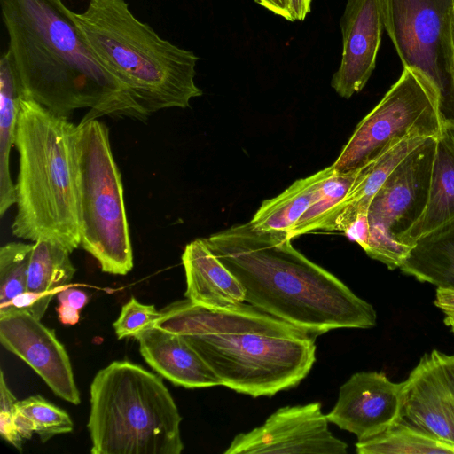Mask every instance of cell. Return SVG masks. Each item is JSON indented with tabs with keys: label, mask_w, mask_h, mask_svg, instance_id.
<instances>
[{
	"label": "cell",
	"mask_w": 454,
	"mask_h": 454,
	"mask_svg": "<svg viewBox=\"0 0 454 454\" xmlns=\"http://www.w3.org/2000/svg\"><path fill=\"white\" fill-rule=\"evenodd\" d=\"M7 50L23 97L68 120L89 114H148L86 44L63 0H0Z\"/></svg>",
	"instance_id": "6da1fadb"
},
{
	"label": "cell",
	"mask_w": 454,
	"mask_h": 454,
	"mask_svg": "<svg viewBox=\"0 0 454 454\" xmlns=\"http://www.w3.org/2000/svg\"><path fill=\"white\" fill-rule=\"evenodd\" d=\"M204 239L241 283L246 302L270 316L315 337L376 325L373 307L296 250L287 232L248 222Z\"/></svg>",
	"instance_id": "7a4b0ae2"
},
{
	"label": "cell",
	"mask_w": 454,
	"mask_h": 454,
	"mask_svg": "<svg viewBox=\"0 0 454 454\" xmlns=\"http://www.w3.org/2000/svg\"><path fill=\"white\" fill-rule=\"evenodd\" d=\"M76 125L23 98L16 129L19 172L12 234L50 240L70 253L81 244L74 160Z\"/></svg>",
	"instance_id": "3957f363"
},
{
	"label": "cell",
	"mask_w": 454,
	"mask_h": 454,
	"mask_svg": "<svg viewBox=\"0 0 454 454\" xmlns=\"http://www.w3.org/2000/svg\"><path fill=\"white\" fill-rule=\"evenodd\" d=\"M72 17L96 59L148 115L186 108L202 95L194 81L198 57L137 19L125 0H89Z\"/></svg>",
	"instance_id": "277c9868"
},
{
	"label": "cell",
	"mask_w": 454,
	"mask_h": 454,
	"mask_svg": "<svg viewBox=\"0 0 454 454\" xmlns=\"http://www.w3.org/2000/svg\"><path fill=\"white\" fill-rule=\"evenodd\" d=\"M92 454H180L182 417L160 377L129 361L98 371L90 387Z\"/></svg>",
	"instance_id": "5b68a950"
},
{
	"label": "cell",
	"mask_w": 454,
	"mask_h": 454,
	"mask_svg": "<svg viewBox=\"0 0 454 454\" xmlns=\"http://www.w3.org/2000/svg\"><path fill=\"white\" fill-rule=\"evenodd\" d=\"M74 160L81 244L102 271L126 275L133 252L121 172L107 127L88 114L76 125Z\"/></svg>",
	"instance_id": "8992f818"
},
{
	"label": "cell",
	"mask_w": 454,
	"mask_h": 454,
	"mask_svg": "<svg viewBox=\"0 0 454 454\" xmlns=\"http://www.w3.org/2000/svg\"><path fill=\"white\" fill-rule=\"evenodd\" d=\"M221 380L253 397L297 386L316 362V337L258 333L182 335Z\"/></svg>",
	"instance_id": "52a82bcc"
},
{
	"label": "cell",
	"mask_w": 454,
	"mask_h": 454,
	"mask_svg": "<svg viewBox=\"0 0 454 454\" xmlns=\"http://www.w3.org/2000/svg\"><path fill=\"white\" fill-rule=\"evenodd\" d=\"M454 0H380L384 27L407 68L435 92L442 121L454 122Z\"/></svg>",
	"instance_id": "ba28073f"
},
{
	"label": "cell",
	"mask_w": 454,
	"mask_h": 454,
	"mask_svg": "<svg viewBox=\"0 0 454 454\" xmlns=\"http://www.w3.org/2000/svg\"><path fill=\"white\" fill-rule=\"evenodd\" d=\"M441 126L435 92L421 77L403 68L358 123L332 165L337 172L356 170L411 136L437 137Z\"/></svg>",
	"instance_id": "9c48e42d"
},
{
	"label": "cell",
	"mask_w": 454,
	"mask_h": 454,
	"mask_svg": "<svg viewBox=\"0 0 454 454\" xmlns=\"http://www.w3.org/2000/svg\"><path fill=\"white\" fill-rule=\"evenodd\" d=\"M435 137H427L394 168L369 206L370 237L364 250L390 270L405 260L411 247L403 238L425 210Z\"/></svg>",
	"instance_id": "30bf717a"
},
{
	"label": "cell",
	"mask_w": 454,
	"mask_h": 454,
	"mask_svg": "<svg viewBox=\"0 0 454 454\" xmlns=\"http://www.w3.org/2000/svg\"><path fill=\"white\" fill-rule=\"evenodd\" d=\"M328 422L318 402L284 406L262 425L237 434L223 453H347V443L331 433Z\"/></svg>",
	"instance_id": "8fae6325"
},
{
	"label": "cell",
	"mask_w": 454,
	"mask_h": 454,
	"mask_svg": "<svg viewBox=\"0 0 454 454\" xmlns=\"http://www.w3.org/2000/svg\"><path fill=\"white\" fill-rule=\"evenodd\" d=\"M401 416L454 447V355L423 356L403 382Z\"/></svg>",
	"instance_id": "7c38bea8"
},
{
	"label": "cell",
	"mask_w": 454,
	"mask_h": 454,
	"mask_svg": "<svg viewBox=\"0 0 454 454\" xmlns=\"http://www.w3.org/2000/svg\"><path fill=\"white\" fill-rule=\"evenodd\" d=\"M0 342L27 364L61 399L81 403L70 358L53 330L25 312L0 316Z\"/></svg>",
	"instance_id": "4fadbf2b"
},
{
	"label": "cell",
	"mask_w": 454,
	"mask_h": 454,
	"mask_svg": "<svg viewBox=\"0 0 454 454\" xmlns=\"http://www.w3.org/2000/svg\"><path fill=\"white\" fill-rule=\"evenodd\" d=\"M402 397L403 382H393L382 372H360L340 387L334 407L325 415L329 422L363 440L401 416Z\"/></svg>",
	"instance_id": "5bb4252c"
},
{
	"label": "cell",
	"mask_w": 454,
	"mask_h": 454,
	"mask_svg": "<svg viewBox=\"0 0 454 454\" xmlns=\"http://www.w3.org/2000/svg\"><path fill=\"white\" fill-rule=\"evenodd\" d=\"M340 28L342 57L331 85L349 98L364 87L376 66L385 28L380 0H348Z\"/></svg>",
	"instance_id": "9a60e30c"
},
{
	"label": "cell",
	"mask_w": 454,
	"mask_h": 454,
	"mask_svg": "<svg viewBox=\"0 0 454 454\" xmlns=\"http://www.w3.org/2000/svg\"><path fill=\"white\" fill-rule=\"evenodd\" d=\"M154 326L180 335L258 333L300 335L304 331L243 302L226 308H209L189 299L176 301L160 310Z\"/></svg>",
	"instance_id": "2e32d148"
},
{
	"label": "cell",
	"mask_w": 454,
	"mask_h": 454,
	"mask_svg": "<svg viewBox=\"0 0 454 454\" xmlns=\"http://www.w3.org/2000/svg\"><path fill=\"white\" fill-rule=\"evenodd\" d=\"M145 362L176 386L201 388L222 385L221 380L180 334L153 326L135 336Z\"/></svg>",
	"instance_id": "e0dca14e"
},
{
	"label": "cell",
	"mask_w": 454,
	"mask_h": 454,
	"mask_svg": "<svg viewBox=\"0 0 454 454\" xmlns=\"http://www.w3.org/2000/svg\"><path fill=\"white\" fill-rule=\"evenodd\" d=\"M182 263L186 277L185 298L209 308L246 302L241 283L214 254L204 239L186 245Z\"/></svg>",
	"instance_id": "ac0fdd59"
},
{
	"label": "cell",
	"mask_w": 454,
	"mask_h": 454,
	"mask_svg": "<svg viewBox=\"0 0 454 454\" xmlns=\"http://www.w3.org/2000/svg\"><path fill=\"white\" fill-rule=\"evenodd\" d=\"M435 138L427 202L403 238V243L411 247L420 238L454 223V122L442 121Z\"/></svg>",
	"instance_id": "d6986e66"
},
{
	"label": "cell",
	"mask_w": 454,
	"mask_h": 454,
	"mask_svg": "<svg viewBox=\"0 0 454 454\" xmlns=\"http://www.w3.org/2000/svg\"><path fill=\"white\" fill-rule=\"evenodd\" d=\"M427 137L411 136L356 169L347 195L336 207L329 231H343L362 212H368L376 192L394 168Z\"/></svg>",
	"instance_id": "ffe728a7"
},
{
	"label": "cell",
	"mask_w": 454,
	"mask_h": 454,
	"mask_svg": "<svg viewBox=\"0 0 454 454\" xmlns=\"http://www.w3.org/2000/svg\"><path fill=\"white\" fill-rule=\"evenodd\" d=\"M334 170L328 166L294 181L276 197L265 200L251 219L258 230L289 232L301 216L319 198L324 180Z\"/></svg>",
	"instance_id": "44dd1931"
},
{
	"label": "cell",
	"mask_w": 454,
	"mask_h": 454,
	"mask_svg": "<svg viewBox=\"0 0 454 454\" xmlns=\"http://www.w3.org/2000/svg\"><path fill=\"white\" fill-rule=\"evenodd\" d=\"M399 269L420 282L454 290V223L418 239Z\"/></svg>",
	"instance_id": "7402d4cb"
},
{
	"label": "cell",
	"mask_w": 454,
	"mask_h": 454,
	"mask_svg": "<svg viewBox=\"0 0 454 454\" xmlns=\"http://www.w3.org/2000/svg\"><path fill=\"white\" fill-rule=\"evenodd\" d=\"M23 94L6 51L0 60V215L16 202L15 184L10 172V153Z\"/></svg>",
	"instance_id": "603a6c76"
},
{
	"label": "cell",
	"mask_w": 454,
	"mask_h": 454,
	"mask_svg": "<svg viewBox=\"0 0 454 454\" xmlns=\"http://www.w3.org/2000/svg\"><path fill=\"white\" fill-rule=\"evenodd\" d=\"M359 454H454L450 446L400 416L380 433L358 440Z\"/></svg>",
	"instance_id": "cb8c5ba5"
},
{
	"label": "cell",
	"mask_w": 454,
	"mask_h": 454,
	"mask_svg": "<svg viewBox=\"0 0 454 454\" xmlns=\"http://www.w3.org/2000/svg\"><path fill=\"white\" fill-rule=\"evenodd\" d=\"M70 252L50 240L33 242L27 291L55 294L72 280L76 269Z\"/></svg>",
	"instance_id": "d4e9b609"
},
{
	"label": "cell",
	"mask_w": 454,
	"mask_h": 454,
	"mask_svg": "<svg viewBox=\"0 0 454 454\" xmlns=\"http://www.w3.org/2000/svg\"><path fill=\"white\" fill-rule=\"evenodd\" d=\"M355 176L356 170L337 172L334 169L324 180L319 198L288 232L291 239L316 230L329 231L334 211L347 195Z\"/></svg>",
	"instance_id": "484cf974"
},
{
	"label": "cell",
	"mask_w": 454,
	"mask_h": 454,
	"mask_svg": "<svg viewBox=\"0 0 454 454\" xmlns=\"http://www.w3.org/2000/svg\"><path fill=\"white\" fill-rule=\"evenodd\" d=\"M33 243L9 242L0 248V308L27 291Z\"/></svg>",
	"instance_id": "4316f807"
},
{
	"label": "cell",
	"mask_w": 454,
	"mask_h": 454,
	"mask_svg": "<svg viewBox=\"0 0 454 454\" xmlns=\"http://www.w3.org/2000/svg\"><path fill=\"white\" fill-rule=\"evenodd\" d=\"M15 405L30 419L35 433L43 442L55 435L73 431L74 423L68 413L41 395H31L17 401Z\"/></svg>",
	"instance_id": "83f0119b"
},
{
	"label": "cell",
	"mask_w": 454,
	"mask_h": 454,
	"mask_svg": "<svg viewBox=\"0 0 454 454\" xmlns=\"http://www.w3.org/2000/svg\"><path fill=\"white\" fill-rule=\"evenodd\" d=\"M160 317V310L153 305L143 304L132 297L122 306L113 326L118 339L135 337L153 327Z\"/></svg>",
	"instance_id": "f1b7e54d"
},
{
	"label": "cell",
	"mask_w": 454,
	"mask_h": 454,
	"mask_svg": "<svg viewBox=\"0 0 454 454\" xmlns=\"http://www.w3.org/2000/svg\"><path fill=\"white\" fill-rule=\"evenodd\" d=\"M17 399L8 387L4 372L0 373V434L2 438L22 452L23 438L14 425V409Z\"/></svg>",
	"instance_id": "f546056e"
},
{
	"label": "cell",
	"mask_w": 454,
	"mask_h": 454,
	"mask_svg": "<svg viewBox=\"0 0 454 454\" xmlns=\"http://www.w3.org/2000/svg\"><path fill=\"white\" fill-rule=\"evenodd\" d=\"M53 295L25 291L14 297L5 307L0 308V316L11 312H25L41 320Z\"/></svg>",
	"instance_id": "4dcf8cb0"
},
{
	"label": "cell",
	"mask_w": 454,
	"mask_h": 454,
	"mask_svg": "<svg viewBox=\"0 0 454 454\" xmlns=\"http://www.w3.org/2000/svg\"><path fill=\"white\" fill-rule=\"evenodd\" d=\"M346 237L356 242L363 249L368 244L370 237V223L368 212L359 213L348 227L343 231Z\"/></svg>",
	"instance_id": "1f68e13d"
},
{
	"label": "cell",
	"mask_w": 454,
	"mask_h": 454,
	"mask_svg": "<svg viewBox=\"0 0 454 454\" xmlns=\"http://www.w3.org/2000/svg\"><path fill=\"white\" fill-rule=\"evenodd\" d=\"M59 303L70 305L77 309H82L88 302V295L74 287H64L57 294Z\"/></svg>",
	"instance_id": "d6a6232c"
},
{
	"label": "cell",
	"mask_w": 454,
	"mask_h": 454,
	"mask_svg": "<svg viewBox=\"0 0 454 454\" xmlns=\"http://www.w3.org/2000/svg\"><path fill=\"white\" fill-rule=\"evenodd\" d=\"M311 0H286L289 21L303 20L310 12Z\"/></svg>",
	"instance_id": "836d02e7"
},
{
	"label": "cell",
	"mask_w": 454,
	"mask_h": 454,
	"mask_svg": "<svg viewBox=\"0 0 454 454\" xmlns=\"http://www.w3.org/2000/svg\"><path fill=\"white\" fill-rule=\"evenodd\" d=\"M14 425L19 434L23 438L29 440L35 433L32 421L24 413L16 408L14 409Z\"/></svg>",
	"instance_id": "e575fe53"
},
{
	"label": "cell",
	"mask_w": 454,
	"mask_h": 454,
	"mask_svg": "<svg viewBox=\"0 0 454 454\" xmlns=\"http://www.w3.org/2000/svg\"><path fill=\"white\" fill-rule=\"evenodd\" d=\"M434 304L444 312H454V290L437 288Z\"/></svg>",
	"instance_id": "d590c367"
},
{
	"label": "cell",
	"mask_w": 454,
	"mask_h": 454,
	"mask_svg": "<svg viewBox=\"0 0 454 454\" xmlns=\"http://www.w3.org/2000/svg\"><path fill=\"white\" fill-rule=\"evenodd\" d=\"M59 321L64 325H74L79 322L80 310L67 304L59 303L56 309Z\"/></svg>",
	"instance_id": "8d00e7d4"
},
{
	"label": "cell",
	"mask_w": 454,
	"mask_h": 454,
	"mask_svg": "<svg viewBox=\"0 0 454 454\" xmlns=\"http://www.w3.org/2000/svg\"><path fill=\"white\" fill-rule=\"evenodd\" d=\"M261 6L289 20L286 0H254Z\"/></svg>",
	"instance_id": "74e56055"
},
{
	"label": "cell",
	"mask_w": 454,
	"mask_h": 454,
	"mask_svg": "<svg viewBox=\"0 0 454 454\" xmlns=\"http://www.w3.org/2000/svg\"><path fill=\"white\" fill-rule=\"evenodd\" d=\"M444 323L450 326L452 333H454V312H444Z\"/></svg>",
	"instance_id": "f35d334b"
},
{
	"label": "cell",
	"mask_w": 454,
	"mask_h": 454,
	"mask_svg": "<svg viewBox=\"0 0 454 454\" xmlns=\"http://www.w3.org/2000/svg\"><path fill=\"white\" fill-rule=\"evenodd\" d=\"M452 35H453V43H454V4H453V12H452Z\"/></svg>",
	"instance_id": "ab89813d"
}]
</instances>
